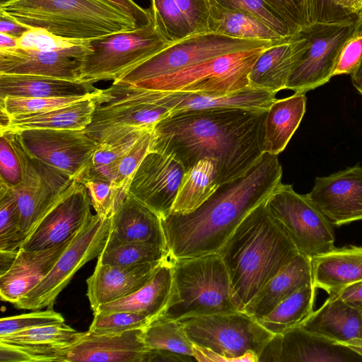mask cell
I'll return each instance as SVG.
<instances>
[{"label": "cell", "instance_id": "be15d7a7", "mask_svg": "<svg viewBox=\"0 0 362 362\" xmlns=\"http://www.w3.org/2000/svg\"><path fill=\"white\" fill-rule=\"evenodd\" d=\"M350 76L353 86L362 95V60Z\"/></svg>", "mask_w": 362, "mask_h": 362}, {"label": "cell", "instance_id": "484cf974", "mask_svg": "<svg viewBox=\"0 0 362 362\" xmlns=\"http://www.w3.org/2000/svg\"><path fill=\"white\" fill-rule=\"evenodd\" d=\"M277 362H347L359 358L346 346L298 327L274 334Z\"/></svg>", "mask_w": 362, "mask_h": 362}, {"label": "cell", "instance_id": "9c48e42d", "mask_svg": "<svg viewBox=\"0 0 362 362\" xmlns=\"http://www.w3.org/2000/svg\"><path fill=\"white\" fill-rule=\"evenodd\" d=\"M170 44L158 31L153 21L132 30L90 40L81 81L93 84L105 80L119 81Z\"/></svg>", "mask_w": 362, "mask_h": 362}, {"label": "cell", "instance_id": "d6a6232c", "mask_svg": "<svg viewBox=\"0 0 362 362\" xmlns=\"http://www.w3.org/2000/svg\"><path fill=\"white\" fill-rule=\"evenodd\" d=\"M93 95L62 107L11 116L8 127L0 132H18L30 129H85L91 122L94 111Z\"/></svg>", "mask_w": 362, "mask_h": 362}, {"label": "cell", "instance_id": "ac0fdd59", "mask_svg": "<svg viewBox=\"0 0 362 362\" xmlns=\"http://www.w3.org/2000/svg\"><path fill=\"white\" fill-rule=\"evenodd\" d=\"M86 45L56 50L0 49V74L35 75L81 81Z\"/></svg>", "mask_w": 362, "mask_h": 362}, {"label": "cell", "instance_id": "94428289", "mask_svg": "<svg viewBox=\"0 0 362 362\" xmlns=\"http://www.w3.org/2000/svg\"><path fill=\"white\" fill-rule=\"evenodd\" d=\"M343 9L356 14L362 13V0H334Z\"/></svg>", "mask_w": 362, "mask_h": 362}, {"label": "cell", "instance_id": "5b68a950", "mask_svg": "<svg viewBox=\"0 0 362 362\" xmlns=\"http://www.w3.org/2000/svg\"><path fill=\"white\" fill-rule=\"evenodd\" d=\"M239 311L220 255L173 259L170 296L159 315L168 320Z\"/></svg>", "mask_w": 362, "mask_h": 362}, {"label": "cell", "instance_id": "ba28073f", "mask_svg": "<svg viewBox=\"0 0 362 362\" xmlns=\"http://www.w3.org/2000/svg\"><path fill=\"white\" fill-rule=\"evenodd\" d=\"M193 344L221 356L223 362H257L274 334L244 311L177 320Z\"/></svg>", "mask_w": 362, "mask_h": 362}, {"label": "cell", "instance_id": "3957f363", "mask_svg": "<svg viewBox=\"0 0 362 362\" xmlns=\"http://www.w3.org/2000/svg\"><path fill=\"white\" fill-rule=\"evenodd\" d=\"M298 253L265 201L252 209L218 252L238 310L245 311L264 285Z\"/></svg>", "mask_w": 362, "mask_h": 362}, {"label": "cell", "instance_id": "277c9868", "mask_svg": "<svg viewBox=\"0 0 362 362\" xmlns=\"http://www.w3.org/2000/svg\"><path fill=\"white\" fill-rule=\"evenodd\" d=\"M0 11L28 28L68 39L90 40L136 28L131 18L103 0H15Z\"/></svg>", "mask_w": 362, "mask_h": 362}, {"label": "cell", "instance_id": "9a60e30c", "mask_svg": "<svg viewBox=\"0 0 362 362\" xmlns=\"http://www.w3.org/2000/svg\"><path fill=\"white\" fill-rule=\"evenodd\" d=\"M16 132L30 156L78 182L99 145L85 129H30Z\"/></svg>", "mask_w": 362, "mask_h": 362}, {"label": "cell", "instance_id": "30bf717a", "mask_svg": "<svg viewBox=\"0 0 362 362\" xmlns=\"http://www.w3.org/2000/svg\"><path fill=\"white\" fill-rule=\"evenodd\" d=\"M268 47L223 54L170 74L140 81L134 86L167 92L227 93L238 91L250 87V70Z\"/></svg>", "mask_w": 362, "mask_h": 362}, {"label": "cell", "instance_id": "6da1fadb", "mask_svg": "<svg viewBox=\"0 0 362 362\" xmlns=\"http://www.w3.org/2000/svg\"><path fill=\"white\" fill-rule=\"evenodd\" d=\"M268 110L219 108L170 112L151 131L150 151L187 170L209 158L219 185L247 173L262 158Z\"/></svg>", "mask_w": 362, "mask_h": 362}, {"label": "cell", "instance_id": "11a10c76", "mask_svg": "<svg viewBox=\"0 0 362 362\" xmlns=\"http://www.w3.org/2000/svg\"><path fill=\"white\" fill-rule=\"evenodd\" d=\"M103 1L127 15L134 21L136 28L146 25L153 21L150 9L141 8L133 0Z\"/></svg>", "mask_w": 362, "mask_h": 362}, {"label": "cell", "instance_id": "7a4b0ae2", "mask_svg": "<svg viewBox=\"0 0 362 362\" xmlns=\"http://www.w3.org/2000/svg\"><path fill=\"white\" fill-rule=\"evenodd\" d=\"M278 155L264 153L245 175L219 185L200 206L160 218L172 259L218 254L246 216L281 182Z\"/></svg>", "mask_w": 362, "mask_h": 362}, {"label": "cell", "instance_id": "1f68e13d", "mask_svg": "<svg viewBox=\"0 0 362 362\" xmlns=\"http://www.w3.org/2000/svg\"><path fill=\"white\" fill-rule=\"evenodd\" d=\"M305 109V93L296 92L272 103L264 121V153L279 155L285 149L300 124Z\"/></svg>", "mask_w": 362, "mask_h": 362}, {"label": "cell", "instance_id": "83f0119b", "mask_svg": "<svg viewBox=\"0 0 362 362\" xmlns=\"http://www.w3.org/2000/svg\"><path fill=\"white\" fill-rule=\"evenodd\" d=\"M313 283L328 295L362 281V246L334 247L311 258Z\"/></svg>", "mask_w": 362, "mask_h": 362}, {"label": "cell", "instance_id": "003e7915", "mask_svg": "<svg viewBox=\"0 0 362 362\" xmlns=\"http://www.w3.org/2000/svg\"><path fill=\"white\" fill-rule=\"evenodd\" d=\"M357 305L359 308V309L362 313V305Z\"/></svg>", "mask_w": 362, "mask_h": 362}, {"label": "cell", "instance_id": "4dcf8cb0", "mask_svg": "<svg viewBox=\"0 0 362 362\" xmlns=\"http://www.w3.org/2000/svg\"><path fill=\"white\" fill-rule=\"evenodd\" d=\"M98 88L93 83L54 77L0 74V99L16 98L84 97Z\"/></svg>", "mask_w": 362, "mask_h": 362}, {"label": "cell", "instance_id": "816d5d0a", "mask_svg": "<svg viewBox=\"0 0 362 362\" xmlns=\"http://www.w3.org/2000/svg\"><path fill=\"white\" fill-rule=\"evenodd\" d=\"M89 40L68 39L42 28H30L18 39V47L38 50H56L86 45Z\"/></svg>", "mask_w": 362, "mask_h": 362}, {"label": "cell", "instance_id": "5bb4252c", "mask_svg": "<svg viewBox=\"0 0 362 362\" xmlns=\"http://www.w3.org/2000/svg\"><path fill=\"white\" fill-rule=\"evenodd\" d=\"M10 138L20 158L23 175L19 186L11 187L17 202L21 228L28 236L75 180L30 156L17 132H11Z\"/></svg>", "mask_w": 362, "mask_h": 362}, {"label": "cell", "instance_id": "7c38bea8", "mask_svg": "<svg viewBox=\"0 0 362 362\" xmlns=\"http://www.w3.org/2000/svg\"><path fill=\"white\" fill-rule=\"evenodd\" d=\"M287 38L279 40H245L211 32L192 35L169 45L129 71L119 81L134 85L218 56L270 47Z\"/></svg>", "mask_w": 362, "mask_h": 362}, {"label": "cell", "instance_id": "603a6c76", "mask_svg": "<svg viewBox=\"0 0 362 362\" xmlns=\"http://www.w3.org/2000/svg\"><path fill=\"white\" fill-rule=\"evenodd\" d=\"M300 33L265 49L249 74V86L277 93L286 89L290 75L309 47Z\"/></svg>", "mask_w": 362, "mask_h": 362}, {"label": "cell", "instance_id": "60d3db41", "mask_svg": "<svg viewBox=\"0 0 362 362\" xmlns=\"http://www.w3.org/2000/svg\"><path fill=\"white\" fill-rule=\"evenodd\" d=\"M11 187L0 182V251L18 252L26 238Z\"/></svg>", "mask_w": 362, "mask_h": 362}, {"label": "cell", "instance_id": "9f6ffc18", "mask_svg": "<svg viewBox=\"0 0 362 362\" xmlns=\"http://www.w3.org/2000/svg\"><path fill=\"white\" fill-rule=\"evenodd\" d=\"M30 28L0 11V33L19 39Z\"/></svg>", "mask_w": 362, "mask_h": 362}, {"label": "cell", "instance_id": "6f0895ef", "mask_svg": "<svg viewBox=\"0 0 362 362\" xmlns=\"http://www.w3.org/2000/svg\"><path fill=\"white\" fill-rule=\"evenodd\" d=\"M337 293L348 303L362 305V281L344 288Z\"/></svg>", "mask_w": 362, "mask_h": 362}, {"label": "cell", "instance_id": "cb8c5ba5", "mask_svg": "<svg viewBox=\"0 0 362 362\" xmlns=\"http://www.w3.org/2000/svg\"><path fill=\"white\" fill-rule=\"evenodd\" d=\"M72 238L45 250L21 248L10 269L0 276L1 299L14 304L24 297L47 275Z\"/></svg>", "mask_w": 362, "mask_h": 362}, {"label": "cell", "instance_id": "db71d44e", "mask_svg": "<svg viewBox=\"0 0 362 362\" xmlns=\"http://www.w3.org/2000/svg\"><path fill=\"white\" fill-rule=\"evenodd\" d=\"M186 19L192 35L209 33L211 0H174Z\"/></svg>", "mask_w": 362, "mask_h": 362}, {"label": "cell", "instance_id": "836d02e7", "mask_svg": "<svg viewBox=\"0 0 362 362\" xmlns=\"http://www.w3.org/2000/svg\"><path fill=\"white\" fill-rule=\"evenodd\" d=\"M208 27L209 32L239 39L279 40L286 38L259 19L242 11L227 8L215 0L210 1Z\"/></svg>", "mask_w": 362, "mask_h": 362}, {"label": "cell", "instance_id": "ee69618b", "mask_svg": "<svg viewBox=\"0 0 362 362\" xmlns=\"http://www.w3.org/2000/svg\"><path fill=\"white\" fill-rule=\"evenodd\" d=\"M223 6L249 14L284 37L293 35L283 18L265 0H215Z\"/></svg>", "mask_w": 362, "mask_h": 362}, {"label": "cell", "instance_id": "03108f58", "mask_svg": "<svg viewBox=\"0 0 362 362\" xmlns=\"http://www.w3.org/2000/svg\"><path fill=\"white\" fill-rule=\"evenodd\" d=\"M15 0H0V6H4L10 2H12Z\"/></svg>", "mask_w": 362, "mask_h": 362}, {"label": "cell", "instance_id": "7dc6e473", "mask_svg": "<svg viewBox=\"0 0 362 362\" xmlns=\"http://www.w3.org/2000/svg\"><path fill=\"white\" fill-rule=\"evenodd\" d=\"M61 322H64V317L51 308H47L45 311L2 317L0 320V337L38 326Z\"/></svg>", "mask_w": 362, "mask_h": 362}, {"label": "cell", "instance_id": "8d00e7d4", "mask_svg": "<svg viewBox=\"0 0 362 362\" xmlns=\"http://www.w3.org/2000/svg\"><path fill=\"white\" fill-rule=\"evenodd\" d=\"M146 131L151 130L138 131L110 141L100 143L79 182L85 180H100L112 183L122 156Z\"/></svg>", "mask_w": 362, "mask_h": 362}, {"label": "cell", "instance_id": "f546056e", "mask_svg": "<svg viewBox=\"0 0 362 362\" xmlns=\"http://www.w3.org/2000/svg\"><path fill=\"white\" fill-rule=\"evenodd\" d=\"M173 259H165L153 277L133 293L100 305L94 313L128 311L141 314L151 320L159 316L168 303L173 284Z\"/></svg>", "mask_w": 362, "mask_h": 362}, {"label": "cell", "instance_id": "8992f818", "mask_svg": "<svg viewBox=\"0 0 362 362\" xmlns=\"http://www.w3.org/2000/svg\"><path fill=\"white\" fill-rule=\"evenodd\" d=\"M361 21L362 13H350L334 0H317L309 25L300 32L309 47L292 71L286 89L306 93L329 82L344 44Z\"/></svg>", "mask_w": 362, "mask_h": 362}, {"label": "cell", "instance_id": "680465c9", "mask_svg": "<svg viewBox=\"0 0 362 362\" xmlns=\"http://www.w3.org/2000/svg\"><path fill=\"white\" fill-rule=\"evenodd\" d=\"M153 362H190L196 361L194 357L170 351L154 349Z\"/></svg>", "mask_w": 362, "mask_h": 362}, {"label": "cell", "instance_id": "d4e9b609", "mask_svg": "<svg viewBox=\"0 0 362 362\" xmlns=\"http://www.w3.org/2000/svg\"><path fill=\"white\" fill-rule=\"evenodd\" d=\"M276 94L251 87L227 93L156 90L157 102L171 112L219 108L268 110L276 99Z\"/></svg>", "mask_w": 362, "mask_h": 362}, {"label": "cell", "instance_id": "681fc988", "mask_svg": "<svg viewBox=\"0 0 362 362\" xmlns=\"http://www.w3.org/2000/svg\"><path fill=\"white\" fill-rule=\"evenodd\" d=\"M23 168L8 132H0V182L16 187L23 182Z\"/></svg>", "mask_w": 362, "mask_h": 362}, {"label": "cell", "instance_id": "f5cc1de1", "mask_svg": "<svg viewBox=\"0 0 362 362\" xmlns=\"http://www.w3.org/2000/svg\"><path fill=\"white\" fill-rule=\"evenodd\" d=\"M362 60V21L358 28L344 44L334 76L351 74Z\"/></svg>", "mask_w": 362, "mask_h": 362}, {"label": "cell", "instance_id": "44dd1931", "mask_svg": "<svg viewBox=\"0 0 362 362\" xmlns=\"http://www.w3.org/2000/svg\"><path fill=\"white\" fill-rule=\"evenodd\" d=\"M165 259L132 265L97 263L93 274L86 280L87 297L92 310L94 312L101 305L139 290L153 277Z\"/></svg>", "mask_w": 362, "mask_h": 362}, {"label": "cell", "instance_id": "ffe728a7", "mask_svg": "<svg viewBox=\"0 0 362 362\" xmlns=\"http://www.w3.org/2000/svg\"><path fill=\"white\" fill-rule=\"evenodd\" d=\"M142 329L117 334L87 331L77 342L65 348L61 362H153L155 350L144 344Z\"/></svg>", "mask_w": 362, "mask_h": 362}, {"label": "cell", "instance_id": "7bdbcfd3", "mask_svg": "<svg viewBox=\"0 0 362 362\" xmlns=\"http://www.w3.org/2000/svg\"><path fill=\"white\" fill-rule=\"evenodd\" d=\"M67 346L20 344L0 341V361L61 362Z\"/></svg>", "mask_w": 362, "mask_h": 362}, {"label": "cell", "instance_id": "e575fe53", "mask_svg": "<svg viewBox=\"0 0 362 362\" xmlns=\"http://www.w3.org/2000/svg\"><path fill=\"white\" fill-rule=\"evenodd\" d=\"M218 186L214 161L209 158L200 160L185 171L172 213L185 214L195 210Z\"/></svg>", "mask_w": 362, "mask_h": 362}, {"label": "cell", "instance_id": "4316f807", "mask_svg": "<svg viewBox=\"0 0 362 362\" xmlns=\"http://www.w3.org/2000/svg\"><path fill=\"white\" fill-rule=\"evenodd\" d=\"M300 327L337 344L362 337V313L338 293L329 294Z\"/></svg>", "mask_w": 362, "mask_h": 362}, {"label": "cell", "instance_id": "b9f144b4", "mask_svg": "<svg viewBox=\"0 0 362 362\" xmlns=\"http://www.w3.org/2000/svg\"><path fill=\"white\" fill-rule=\"evenodd\" d=\"M93 316L88 331L97 334H117L143 329L151 320L141 314L128 311L98 312Z\"/></svg>", "mask_w": 362, "mask_h": 362}, {"label": "cell", "instance_id": "8fae6325", "mask_svg": "<svg viewBox=\"0 0 362 362\" xmlns=\"http://www.w3.org/2000/svg\"><path fill=\"white\" fill-rule=\"evenodd\" d=\"M111 216L91 215L74 236L47 275L13 305L18 309L51 308L74 274L88 262L98 257L107 242Z\"/></svg>", "mask_w": 362, "mask_h": 362}, {"label": "cell", "instance_id": "e0dca14e", "mask_svg": "<svg viewBox=\"0 0 362 362\" xmlns=\"http://www.w3.org/2000/svg\"><path fill=\"white\" fill-rule=\"evenodd\" d=\"M185 171L174 158L150 151L136 169L128 193L163 218L172 213Z\"/></svg>", "mask_w": 362, "mask_h": 362}, {"label": "cell", "instance_id": "c3c4849f", "mask_svg": "<svg viewBox=\"0 0 362 362\" xmlns=\"http://www.w3.org/2000/svg\"><path fill=\"white\" fill-rule=\"evenodd\" d=\"M283 18L293 35L310 23L312 0H265Z\"/></svg>", "mask_w": 362, "mask_h": 362}, {"label": "cell", "instance_id": "91938a15", "mask_svg": "<svg viewBox=\"0 0 362 362\" xmlns=\"http://www.w3.org/2000/svg\"><path fill=\"white\" fill-rule=\"evenodd\" d=\"M18 252L0 251V276L11 267Z\"/></svg>", "mask_w": 362, "mask_h": 362}, {"label": "cell", "instance_id": "f6af8a7d", "mask_svg": "<svg viewBox=\"0 0 362 362\" xmlns=\"http://www.w3.org/2000/svg\"><path fill=\"white\" fill-rule=\"evenodd\" d=\"M91 95L64 98H16L8 96L0 99V108L4 109L10 116L32 114L62 107Z\"/></svg>", "mask_w": 362, "mask_h": 362}, {"label": "cell", "instance_id": "f907efd6", "mask_svg": "<svg viewBox=\"0 0 362 362\" xmlns=\"http://www.w3.org/2000/svg\"><path fill=\"white\" fill-rule=\"evenodd\" d=\"M82 183L87 189L96 214L102 217H110L116 203L123 192L110 182L100 180H85Z\"/></svg>", "mask_w": 362, "mask_h": 362}, {"label": "cell", "instance_id": "f1b7e54d", "mask_svg": "<svg viewBox=\"0 0 362 362\" xmlns=\"http://www.w3.org/2000/svg\"><path fill=\"white\" fill-rule=\"evenodd\" d=\"M311 284V258L298 253L264 285L244 312L258 320L298 288Z\"/></svg>", "mask_w": 362, "mask_h": 362}, {"label": "cell", "instance_id": "4fadbf2b", "mask_svg": "<svg viewBox=\"0 0 362 362\" xmlns=\"http://www.w3.org/2000/svg\"><path fill=\"white\" fill-rule=\"evenodd\" d=\"M298 252L312 258L335 247L334 226L308 197L293 185L280 182L265 201Z\"/></svg>", "mask_w": 362, "mask_h": 362}, {"label": "cell", "instance_id": "ab89813d", "mask_svg": "<svg viewBox=\"0 0 362 362\" xmlns=\"http://www.w3.org/2000/svg\"><path fill=\"white\" fill-rule=\"evenodd\" d=\"M84 332H78L64 322L45 325L0 337V341L28 345L71 346Z\"/></svg>", "mask_w": 362, "mask_h": 362}, {"label": "cell", "instance_id": "bcb514c9", "mask_svg": "<svg viewBox=\"0 0 362 362\" xmlns=\"http://www.w3.org/2000/svg\"><path fill=\"white\" fill-rule=\"evenodd\" d=\"M151 131L145 132L122 156L112 183L120 191L128 192L129 183L136 169L150 151Z\"/></svg>", "mask_w": 362, "mask_h": 362}, {"label": "cell", "instance_id": "d590c367", "mask_svg": "<svg viewBox=\"0 0 362 362\" xmlns=\"http://www.w3.org/2000/svg\"><path fill=\"white\" fill-rule=\"evenodd\" d=\"M315 291L313 284L300 287L257 321L273 334L300 327L314 311Z\"/></svg>", "mask_w": 362, "mask_h": 362}, {"label": "cell", "instance_id": "74e56055", "mask_svg": "<svg viewBox=\"0 0 362 362\" xmlns=\"http://www.w3.org/2000/svg\"><path fill=\"white\" fill-rule=\"evenodd\" d=\"M141 336L144 344L151 349L166 350L194 357L193 344L177 320L158 316L143 328Z\"/></svg>", "mask_w": 362, "mask_h": 362}, {"label": "cell", "instance_id": "e7e4bbea", "mask_svg": "<svg viewBox=\"0 0 362 362\" xmlns=\"http://www.w3.org/2000/svg\"><path fill=\"white\" fill-rule=\"evenodd\" d=\"M18 38L0 33V49L18 47Z\"/></svg>", "mask_w": 362, "mask_h": 362}, {"label": "cell", "instance_id": "f35d334b", "mask_svg": "<svg viewBox=\"0 0 362 362\" xmlns=\"http://www.w3.org/2000/svg\"><path fill=\"white\" fill-rule=\"evenodd\" d=\"M170 257L168 251L144 243H106L98 257L100 264L132 265L162 261Z\"/></svg>", "mask_w": 362, "mask_h": 362}, {"label": "cell", "instance_id": "d6986e66", "mask_svg": "<svg viewBox=\"0 0 362 362\" xmlns=\"http://www.w3.org/2000/svg\"><path fill=\"white\" fill-rule=\"evenodd\" d=\"M306 194L334 226L362 221V166L315 177Z\"/></svg>", "mask_w": 362, "mask_h": 362}, {"label": "cell", "instance_id": "7402d4cb", "mask_svg": "<svg viewBox=\"0 0 362 362\" xmlns=\"http://www.w3.org/2000/svg\"><path fill=\"white\" fill-rule=\"evenodd\" d=\"M107 243H144L167 250L160 218L128 192L117 199Z\"/></svg>", "mask_w": 362, "mask_h": 362}, {"label": "cell", "instance_id": "6125c7cd", "mask_svg": "<svg viewBox=\"0 0 362 362\" xmlns=\"http://www.w3.org/2000/svg\"><path fill=\"white\" fill-rule=\"evenodd\" d=\"M337 344L346 346L362 358V337L354 338Z\"/></svg>", "mask_w": 362, "mask_h": 362}, {"label": "cell", "instance_id": "2e32d148", "mask_svg": "<svg viewBox=\"0 0 362 362\" xmlns=\"http://www.w3.org/2000/svg\"><path fill=\"white\" fill-rule=\"evenodd\" d=\"M86 187L75 180L28 235L21 248L45 250L72 238L92 215Z\"/></svg>", "mask_w": 362, "mask_h": 362}, {"label": "cell", "instance_id": "52a82bcc", "mask_svg": "<svg viewBox=\"0 0 362 362\" xmlns=\"http://www.w3.org/2000/svg\"><path fill=\"white\" fill-rule=\"evenodd\" d=\"M94 111L87 134L98 143L138 131L152 130L171 110L159 104L156 91L118 81L92 97Z\"/></svg>", "mask_w": 362, "mask_h": 362}]
</instances>
